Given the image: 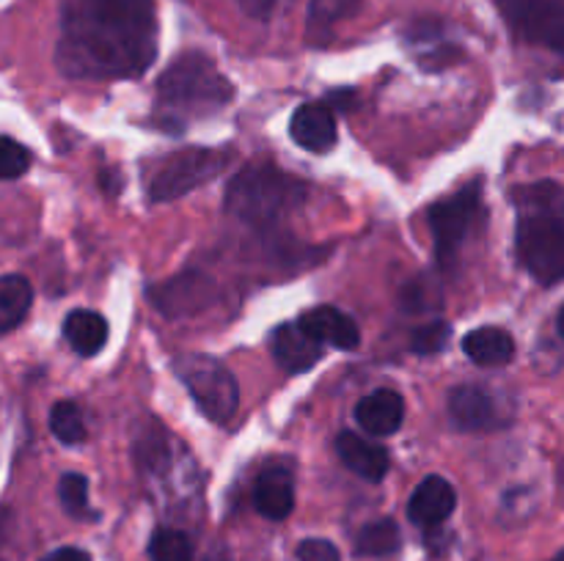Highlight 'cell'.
<instances>
[{"mask_svg": "<svg viewBox=\"0 0 564 561\" xmlns=\"http://www.w3.org/2000/svg\"><path fill=\"white\" fill-rule=\"evenodd\" d=\"M231 97H235V86L229 77L215 66L207 53H198V50L176 55L158 77V105L169 113L224 108Z\"/></svg>", "mask_w": 564, "mask_h": 561, "instance_id": "obj_4", "label": "cell"}, {"mask_svg": "<svg viewBox=\"0 0 564 561\" xmlns=\"http://www.w3.org/2000/svg\"><path fill=\"white\" fill-rule=\"evenodd\" d=\"M149 297H152V306L163 317L185 319L196 317L198 311H204V308H209L218 300V284L209 275L187 270V273H180L176 278L152 286Z\"/></svg>", "mask_w": 564, "mask_h": 561, "instance_id": "obj_10", "label": "cell"}, {"mask_svg": "<svg viewBox=\"0 0 564 561\" xmlns=\"http://www.w3.org/2000/svg\"><path fill=\"white\" fill-rule=\"evenodd\" d=\"M446 413H449L452 427L460 432H490V429H501L510 424L507 416V405L501 396L488 385L466 383L452 388L449 399H446Z\"/></svg>", "mask_w": 564, "mask_h": 561, "instance_id": "obj_9", "label": "cell"}, {"mask_svg": "<svg viewBox=\"0 0 564 561\" xmlns=\"http://www.w3.org/2000/svg\"><path fill=\"white\" fill-rule=\"evenodd\" d=\"M231 163H235V152H229V148L193 146L180 154H171L165 163L158 165V170L149 179V198L165 204L187 196L191 190L220 176V170L229 168Z\"/></svg>", "mask_w": 564, "mask_h": 561, "instance_id": "obj_6", "label": "cell"}, {"mask_svg": "<svg viewBox=\"0 0 564 561\" xmlns=\"http://www.w3.org/2000/svg\"><path fill=\"white\" fill-rule=\"evenodd\" d=\"M174 374L191 391L193 402L215 424H229L240 407V385L218 358L204 352H185L174 361Z\"/></svg>", "mask_w": 564, "mask_h": 561, "instance_id": "obj_5", "label": "cell"}, {"mask_svg": "<svg viewBox=\"0 0 564 561\" xmlns=\"http://www.w3.org/2000/svg\"><path fill=\"white\" fill-rule=\"evenodd\" d=\"M270 352L286 374H303L323 361L325 344L314 339L301 322H281L270 333Z\"/></svg>", "mask_w": 564, "mask_h": 561, "instance_id": "obj_12", "label": "cell"}, {"mask_svg": "<svg viewBox=\"0 0 564 561\" xmlns=\"http://www.w3.org/2000/svg\"><path fill=\"white\" fill-rule=\"evenodd\" d=\"M149 559L152 561H193V544L187 534L176 528H158L149 539Z\"/></svg>", "mask_w": 564, "mask_h": 561, "instance_id": "obj_26", "label": "cell"}, {"mask_svg": "<svg viewBox=\"0 0 564 561\" xmlns=\"http://www.w3.org/2000/svg\"><path fill=\"white\" fill-rule=\"evenodd\" d=\"M297 561H339V550L328 539H303L297 544Z\"/></svg>", "mask_w": 564, "mask_h": 561, "instance_id": "obj_31", "label": "cell"}, {"mask_svg": "<svg viewBox=\"0 0 564 561\" xmlns=\"http://www.w3.org/2000/svg\"><path fill=\"white\" fill-rule=\"evenodd\" d=\"M292 141L308 152H330L336 146V116L334 108L325 102H303L290 119Z\"/></svg>", "mask_w": 564, "mask_h": 561, "instance_id": "obj_14", "label": "cell"}, {"mask_svg": "<svg viewBox=\"0 0 564 561\" xmlns=\"http://www.w3.org/2000/svg\"><path fill=\"white\" fill-rule=\"evenodd\" d=\"M551 561H564V550H562V553H556L554 559H551Z\"/></svg>", "mask_w": 564, "mask_h": 561, "instance_id": "obj_34", "label": "cell"}, {"mask_svg": "<svg viewBox=\"0 0 564 561\" xmlns=\"http://www.w3.org/2000/svg\"><path fill=\"white\" fill-rule=\"evenodd\" d=\"M50 432L64 446H77L86 440V421L75 402L61 399L50 407Z\"/></svg>", "mask_w": 564, "mask_h": 561, "instance_id": "obj_25", "label": "cell"}, {"mask_svg": "<svg viewBox=\"0 0 564 561\" xmlns=\"http://www.w3.org/2000/svg\"><path fill=\"white\" fill-rule=\"evenodd\" d=\"M402 42L413 50L416 55V64H422L424 69H446V66L457 64L460 58V47L449 38L446 25L433 16H422V20H413L411 25L402 31Z\"/></svg>", "mask_w": 564, "mask_h": 561, "instance_id": "obj_11", "label": "cell"}, {"mask_svg": "<svg viewBox=\"0 0 564 561\" xmlns=\"http://www.w3.org/2000/svg\"><path fill=\"white\" fill-rule=\"evenodd\" d=\"M518 264L540 284L564 280V190L554 182L516 187Z\"/></svg>", "mask_w": 564, "mask_h": 561, "instance_id": "obj_2", "label": "cell"}, {"mask_svg": "<svg viewBox=\"0 0 564 561\" xmlns=\"http://www.w3.org/2000/svg\"><path fill=\"white\" fill-rule=\"evenodd\" d=\"M237 3H240V11L248 16V20L270 22L275 14L290 9L292 0H237Z\"/></svg>", "mask_w": 564, "mask_h": 561, "instance_id": "obj_30", "label": "cell"}, {"mask_svg": "<svg viewBox=\"0 0 564 561\" xmlns=\"http://www.w3.org/2000/svg\"><path fill=\"white\" fill-rule=\"evenodd\" d=\"M154 0H58L55 66L72 80H132L158 58Z\"/></svg>", "mask_w": 564, "mask_h": 561, "instance_id": "obj_1", "label": "cell"}, {"mask_svg": "<svg viewBox=\"0 0 564 561\" xmlns=\"http://www.w3.org/2000/svg\"><path fill=\"white\" fill-rule=\"evenodd\" d=\"M556 328H560V336H562V341H564V306L560 308V317H556Z\"/></svg>", "mask_w": 564, "mask_h": 561, "instance_id": "obj_33", "label": "cell"}, {"mask_svg": "<svg viewBox=\"0 0 564 561\" xmlns=\"http://www.w3.org/2000/svg\"><path fill=\"white\" fill-rule=\"evenodd\" d=\"M42 561H91V556L80 548H58L44 556Z\"/></svg>", "mask_w": 564, "mask_h": 561, "instance_id": "obj_32", "label": "cell"}, {"mask_svg": "<svg viewBox=\"0 0 564 561\" xmlns=\"http://www.w3.org/2000/svg\"><path fill=\"white\" fill-rule=\"evenodd\" d=\"M463 352L477 366H507L516 358V339L510 330L485 324L463 336Z\"/></svg>", "mask_w": 564, "mask_h": 561, "instance_id": "obj_20", "label": "cell"}, {"mask_svg": "<svg viewBox=\"0 0 564 561\" xmlns=\"http://www.w3.org/2000/svg\"><path fill=\"white\" fill-rule=\"evenodd\" d=\"M518 42L564 58V0H496Z\"/></svg>", "mask_w": 564, "mask_h": 561, "instance_id": "obj_8", "label": "cell"}, {"mask_svg": "<svg viewBox=\"0 0 564 561\" xmlns=\"http://www.w3.org/2000/svg\"><path fill=\"white\" fill-rule=\"evenodd\" d=\"M58 498L69 517H77V520L97 517L91 512V506H88V479L83 476V473H64V476H61Z\"/></svg>", "mask_w": 564, "mask_h": 561, "instance_id": "obj_27", "label": "cell"}, {"mask_svg": "<svg viewBox=\"0 0 564 561\" xmlns=\"http://www.w3.org/2000/svg\"><path fill=\"white\" fill-rule=\"evenodd\" d=\"M479 218H482V179H474L471 185L460 187L455 196L430 207L427 223L433 231L435 256L441 264L455 262L457 251L477 229Z\"/></svg>", "mask_w": 564, "mask_h": 561, "instance_id": "obj_7", "label": "cell"}, {"mask_svg": "<svg viewBox=\"0 0 564 561\" xmlns=\"http://www.w3.org/2000/svg\"><path fill=\"white\" fill-rule=\"evenodd\" d=\"M253 506L268 520H286L295 509V479L290 468L270 465L259 473L253 487Z\"/></svg>", "mask_w": 564, "mask_h": 561, "instance_id": "obj_16", "label": "cell"}, {"mask_svg": "<svg viewBox=\"0 0 564 561\" xmlns=\"http://www.w3.org/2000/svg\"><path fill=\"white\" fill-rule=\"evenodd\" d=\"M132 460L141 468V473H152L160 476L174 462V440H171L169 429L158 421V418H147L141 427L135 429L132 438Z\"/></svg>", "mask_w": 564, "mask_h": 561, "instance_id": "obj_19", "label": "cell"}, {"mask_svg": "<svg viewBox=\"0 0 564 561\" xmlns=\"http://www.w3.org/2000/svg\"><path fill=\"white\" fill-rule=\"evenodd\" d=\"M64 339L69 341L72 350L83 358H91L97 352H102V346L108 344V319L97 311H88V308H75V311L66 314L64 319Z\"/></svg>", "mask_w": 564, "mask_h": 561, "instance_id": "obj_22", "label": "cell"}, {"mask_svg": "<svg viewBox=\"0 0 564 561\" xmlns=\"http://www.w3.org/2000/svg\"><path fill=\"white\" fill-rule=\"evenodd\" d=\"M336 454L352 473H358L367 482H383L391 468V457L386 446L375 443L372 438H364L358 432H350V429L336 435Z\"/></svg>", "mask_w": 564, "mask_h": 561, "instance_id": "obj_15", "label": "cell"}, {"mask_svg": "<svg viewBox=\"0 0 564 561\" xmlns=\"http://www.w3.org/2000/svg\"><path fill=\"white\" fill-rule=\"evenodd\" d=\"M364 0H308L306 42L323 47L330 42L336 28L361 11Z\"/></svg>", "mask_w": 564, "mask_h": 561, "instance_id": "obj_21", "label": "cell"}, {"mask_svg": "<svg viewBox=\"0 0 564 561\" xmlns=\"http://www.w3.org/2000/svg\"><path fill=\"white\" fill-rule=\"evenodd\" d=\"M457 506V493L444 476L433 473V476L422 479L419 487L413 490L411 501H408V517L413 526L419 528H441L452 517Z\"/></svg>", "mask_w": 564, "mask_h": 561, "instance_id": "obj_13", "label": "cell"}, {"mask_svg": "<svg viewBox=\"0 0 564 561\" xmlns=\"http://www.w3.org/2000/svg\"><path fill=\"white\" fill-rule=\"evenodd\" d=\"M31 152L11 135H3V141H0V176L3 179H20L31 168Z\"/></svg>", "mask_w": 564, "mask_h": 561, "instance_id": "obj_29", "label": "cell"}, {"mask_svg": "<svg viewBox=\"0 0 564 561\" xmlns=\"http://www.w3.org/2000/svg\"><path fill=\"white\" fill-rule=\"evenodd\" d=\"M402 544L400 526L391 517H380V520L367 522L356 537V553L369 556V559H380V556L397 553Z\"/></svg>", "mask_w": 564, "mask_h": 561, "instance_id": "obj_24", "label": "cell"}, {"mask_svg": "<svg viewBox=\"0 0 564 561\" xmlns=\"http://www.w3.org/2000/svg\"><path fill=\"white\" fill-rule=\"evenodd\" d=\"M308 185L273 163L246 165L231 176L224 207L231 218L251 229H273L306 204Z\"/></svg>", "mask_w": 564, "mask_h": 561, "instance_id": "obj_3", "label": "cell"}, {"mask_svg": "<svg viewBox=\"0 0 564 561\" xmlns=\"http://www.w3.org/2000/svg\"><path fill=\"white\" fill-rule=\"evenodd\" d=\"M452 339V324L444 319H435V322L422 324V328L413 330L411 336V350L416 355H435V352H444L446 344Z\"/></svg>", "mask_w": 564, "mask_h": 561, "instance_id": "obj_28", "label": "cell"}, {"mask_svg": "<svg viewBox=\"0 0 564 561\" xmlns=\"http://www.w3.org/2000/svg\"><path fill=\"white\" fill-rule=\"evenodd\" d=\"M356 421L364 432L375 435V438L394 435L405 421V399H402L400 391H375L356 405Z\"/></svg>", "mask_w": 564, "mask_h": 561, "instance_id": "obj_17", "label": "cell"}, {"mask_svg": "<svg viewBox=\"0 0 564 561\" xmlns=\"http://www.w3.org/2000/svg\"><path fill=\"white\" fill-rule=\"evenodd\" d=\"M31 280L17 273L3 275V280H0V328H3V333H11L14 328H20L22 319L31 311Z\"/></svg>", "mask_w": 564, "mask_h": 561, "instance_id": "obj_23", "label": "cell"}, {"mask_svg": "<svg viewBox=\"0 0 564 561\" xmlns=\"http://www.w3.org/2000/svg\"><path fill=\"white\" fill-rule=\"evenodd\" d=\"M297 322L308 330L317 341L323 344L336 346V350H356L361 344V330H358L356 319L347 317L345 311H339L336 306H317L312 311L303 314Z\"/></svg>", "mask_w": 564, "mask_h": 561, "instance_id": "obj_18", "label": "cell"}]
</instances>
